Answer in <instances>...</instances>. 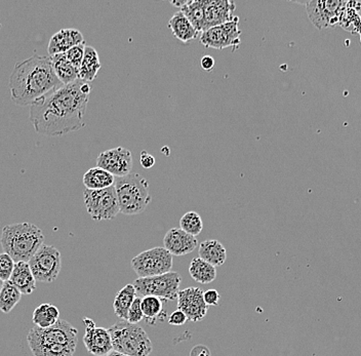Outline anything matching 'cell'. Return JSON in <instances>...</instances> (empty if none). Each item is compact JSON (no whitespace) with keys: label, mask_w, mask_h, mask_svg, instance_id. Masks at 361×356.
Listing matches in <instances>:
<instances>
[{"label":"cell","mask_w":361,"mask_h":356,"mask_svg":"<svg viewBox=\"0 0 361 356\" xmlns=\"http://www.w3.org/2000/svg\"><path fill=\"white\" fill-rule=\"evenodd\" d=\"M199 258L209 263L213 267H219L226 262L227 251L217 240H209L201 242L198 250Z\"/></svg>","instance_id":"obj_21"},{"label":"cell","mask_w":361,"mask_h":356,"mask_svg":"<svg viewBox=\"0 0 361 356\" xmlns=\"http://www.w3.org/2000/svg\"><path fill=\"white\" fill-rule=\"evenodd\" d=\"M180 12L199 33L205 31L204 0H188Z\"/></svg>","instance_id":"obj_26"},{"label":"cell","mask_w":361,"mask_h":356,"mask_svg":"<svg viewBox=\"0 0 361 356\" xmlns=\"http://www.w3.org/2000/svg\"><path fill=\"white\" fill-rule=\"evenodd\" d=\"M51 60L53 71L64 86H67L79 79V70L68 61L65 53L53 55Z\"/></svg>","instance_id":"obj_22"},{"label":"cell","mask_w":361,"mask_h":356,"mask_svg":"<svg viewBox=\"0 0 361 356\" xmlns=\"http://www.w3.org/2000/svg\"><path fill=\"white\" fill-rule=\"evenodd\" d=\"M59 320V309L51 304H41L33 312V322L38 328H49V327H53V325L57 324Z\"/></svg>","instance_id":"obj_29"},{"label":"cell","mask_w":361,"mask_h":356,"mask_svg":"<svg viewBox=\"0 0 361 356\" xmlns=\"http://www.w3.org/2000/svg\"><path fill=\"white\" fill-rule=\"evenodd\" d=\"M107 356H129L126 355H123V353H117V351H113L112 353H109Z\"/></svg>","instance_id":"obj_41"},{"label":"cell","mask_w":361,"mask_h":356,"mask_svg":"<svg viewBox=\"0 0 361 356\" xmlns=\"http://www.w3.org/2000/svg\"><path fill=\"white\" fill-rule=\"evenodd\" d=\"M27 343L34 356H73L77 347L78 332L67 320H59L47 329H31Z\"/></svg>","instance_id":"obj_3"},{"label":"cell","mask_w":361,"mask_h":356,"mask_svg":"<svg viewBox=\"0 0 361 356\" xmlns=\"http://www.w3.org/2000/svg\"><path fill=\"white\" fill-rule=\"evenodd\" d=\"M310 21L317 29L332 28L340 24L346 2L340 0H317L305 2Z\"/></svg>","instance_id":"obj_12"},{"label":"cell","mask_w":361,"mask_h":356,"mask_svg":"<svg viewBox=\"0 0 361 356\" xmlns=\"http://www.w3.org/2000/svg\"><path fill=\"white\" fill-rule=\"evenodd\" d=\"M21 298H22V293L10 281H6L0 292V312L3 314H10L16 307V304L21 301Z\"/></svg>","instance_id":"obj_30"},{"label":"cell","mask_w":361,"mask_h":356,"mask_svg":"<svg viewBox=\"0 0 361 356\" xmlns=\"http://www.w3.org/2000/svg\"><path fill=\"white\" fill-rule=\"evenodd\" d=\"M96 166L107 170L117 178L124 177L131 174L133 168V156L131 151L125 148H113L100 153L96 157Z\"/></svg>","instance_id":"obj_13"},{"label":"cell","mask_w":361,"mask_h":356,"mask_svg":"<svg viewBox=\"0 0 361 356\" xmlns=\"http://www.w3.org/2000/svg\"><path fill=\"white\" fill-rule=\"evenodd\" d=\"M163 304L164 302L161 299L154 296H145L142 299V312L148 324L155 325L157 320L162 322L163 316H165Z\"/></svg>","instance_id":"obj_28"},{"label":"cell","mask_w":361,"mask_h":356,"mask_svg":"<svg viewBox=\"0 0 361 356\" xmlns=\"http://www.w3.org/2000/svg\"><path fill=\"white\" fill-rule=\"evenodd\" d=\"M187 1H188V0H186V1H170V3H172V5L176 6L178 8H182L183 6L187 3Z\"/></svg>","instance_id":"obj_40"},{"label":"cell","mask_w":361,"mask_h":356,"mask_svg":"<svg viewBox=\"0 0 361 356\" xmlns=\"http://www.w3.org/2000/svg\"><path fill=\"white\" fill-rule=\"evenodd\" d=\"M108 330L112 339L113 351L129 356H149L152 353L151 340L139 325L120 320Z\"/></svg>","instance_id":"obj_6"},{"label":"cell","mask_w":361,"mask_h":356,"mask_svg":"<svg viewBox=\"0 0 361 356\" xmlns=\"http://www.w3.org/2000/svg\"><path fill=\"white\" fill-rule=\"evenodd\" d=\"M190 356H211V353L206 346L199 344L191 349Z\"/></svg>","instance_id":"obj_39"},{"label":"cell","mask_w":361,"mask_h":356,"mask_svg":"<svg viewBox=\"0 0 361 356\" xmlns=\"http://www.w3.org/2000/svg\"><path fill=\"white\" fill-rule=\"evenodd\" d=\"M236 4L231 0H204L205 31L231 22L236 16Z\"/></svg>","instance_id":"obj_16"},{"label":"cell","mask_w":361,"mask_h":356,"mask_svg":"<svg viewBox=\"0 0 361 356\" xmlns=\"http://www.w3.org/2000/svg\"><path fill=\"white\" fill-rule=\"evenodd\" d=\"M115 190L118 199L120 213L126 216L143 213L151 203L149 183L137 173L115 179Z\"/></svg>","instance_id":"obj_5"},{"label":"cell","mask_w":361,"mask_h":356,"mask_svg":"<svg viewBox=\"0 0 361 356\" xmlns=\"http://www.w3.org/2000/svg\"><path fill=\"white\" fill-rule=\"evenodd\" d=\"M85 333L83 343L88 353L94 356H107L113 351L112 339L108 329L98 328L90 318H83Z\"/></svg>","instance_id":"obj_15"},{"label":"cell","mask_w":361,"mask_h":356,"mask_svg":"<svg viewBox=\"0 0 361 356\" xmlns=\"http://www.w3.org/2000/svg\"><path fill=\"white\" fill-rule=\"evenodd\" d=\"M90 90L88 82L78 79L35 101L30 106L35 131L57 137L82 129Z\"/></svg>","instance_id":"obj_1"},{"label":"cell","mask_w":361,"mask_h":356,"mask_svg":"<svg viewBox=\"0 0 361 356\" xmlns=\"http://www.w3.org/2000/svg\"><path fill=\"white\" fill-rule=\"evenodd\" d=\"M187 322H188V318L185 316L184 312H182L178 309L172 312V314H170V318H168V324L172 325V326H183V325L186 324Z\"/></svg>","instance_id":"obj_35"},{"label":"cell","mask_w":361,"mask_h":356,"mask_svg":"<svg viewBox=\"0 0 361 356\" xmlns=\"http://www.w3.org/2000/svg\"><path fill=\"white\" fill-rule=\"evenodd\" d=\"M8 281L16 288L22 295H31L36 290V279L26 262H18L14 264V271Z\"/></svg>","instance_id":"obj_19"},{"label":"cell","mask_w":361,"mask_h":356,"mask_svg":"<svg viewBox=\"0 0 361 356\" xmlns=\"http://www.w3.org/2000/svg\"><path fill=\"white\" fill-rule=\"evenodd\" d=\"M85 43L76 45L72 47L69 51H66L65 55L67 57L68 61L79 70L81 66L82 61H83L84 53H85Z\"/></svg>","instance_id":"obj_33"},{"label":"cell","mask_w":361,"mask_h":356,"mask_svg":"<svg viewBox=\"0 0 361 356\" xmlns=\"http://www.w3.org/2000/svg\"><path fill=\"white\" fill-rule=\"evenodd\" d=\"M144 318L143 312H142V299L137 297L133 301V305L131 306L127 314L126 322L131 324L137 325Z\"/></svg>","instance_id":"obj_34"},{"label":"cell","mask_w":361,"mask_h":356,"mask_svg":"<svg viewBox=\"0 0 361 356\" xmlns=\"http://www.w3.org/2000/svg\"><path fill=\"white\" fill-rule=\"evenodd\" d=\"M36 281L53 283L62 268L61 253L53 246L43 244L28 262Z\"/></svg>","instance_id":"obj_10"},{"label":"cell","mask_w":361,"mask_h":356,"mask_svg":"<svg viewBox=\"0 0 361 356\" xmlns=\"http://www.w3.org/2000/svg\"><path fill=\"white\" fill-rule=\"evenodd\" d=\"M14 264L16 262L12 260L10 255L5 253L0 254V279L4 283L10 281L12 271H14Z\"/></svg>","instance_id":"obj_32"},{"label":"cell","mask_w":361,"mask_h":356,"mask_svg":"<svg viewBox=\"0 0 361 356\" xmlns=\"http://www.w3.org/2000/svg\"><path fill=\"white\" fill-rule=\"evenodd\" d=\"M203 294L202 290L195 287L178 292V309L184 312L189 322H199L206 316L209 306L205 304Z\"/></svg>","instance_id":"obj_14"},{"label":"cell","mask_w":361,"mask_h":356,"mask_svg":"<svg viewBox=\"0 0 361 356\" xmlns=\"http://www.w3.org/2000/svg\"><path fill=\"white\" fill-rule=\"evenodd\" d=\"M115 177L103 168H92L84 174L83 184L88 190H101L114 186Z\"/></svg>","instance_id":"obj_23"},{"label":"cell","mask_w":361,"mask_h":356,"mask_svg":"<svg viewBox=\"0 0 361 356\" xmlns=\"http://www.w3.org/2000/svg\"><path fill=\"white\" fill-rule=\"evenodd\" d=\"M203 298H204L205 304L209 307V306H217L219 299H221V296H219V292L215 291V290H209V291L204 292Z\"/></svg>","instance_id":"obj_36"},{"label":"cell","mask_w":361,"mask_h":356,"mask_svg":"<svg viewBox=\"0 0 361 356\" xmlns=\"http://www.w3.org/2000/svg\"><path fill=\"white\" fill-rule=\"evenodd\" d=\"M63 86L53 71L51 57L39 55L16 63L8 84L12 101L21 106H31L35 101Z\"/></svg>","instance_id":"obj_2"},{"label":"cell","mask_w":361,"mask_h":356,"mask_svg":"<svg viewBox=\"0 0 361 356\" xmlns=\"http://www.w3.org/2000/svg\"><path fill=\"white\" fill-rule=\"evenodd\" d=\"M44 236L34 224L23 222L6 225L2 229L0 244L14 262L28 263L43 246Z\"/></svg>","instance_id":"obj_4"},{"label":"cell","mask_w":361,"mask_h":356,"mask_svg":"<svg viewBox=\"0 0 361 356\" xmlns=\"http://www.w3.org/2000/svg\"><path fill=\"white\" fill-rule=\"evenodd\" d=\"M180 228L186 233L195 236L201 233L203 229L202 219L196 212H188L180 220Z\"/></svg>","instance_id":"obj_31"},{"label":"cell","mask_w":361,"mask_h":356,"mask_svg":"<svg viewBox=\"0 0 361 356\" xmlns=\"http://www.w3.org/2000/svg\"><path fill=\"white\" fill-rule=\"evenodd\" d=\"M189 273L196 283L206 285L213 283L217 277V269L202 259L194 258L189 266Z\"/></svg>","instance_id":"obj_27"},{"label":"cell","mask_w":361,"mask_h":356,"mask_svg":"<svg viewBox=\"0 0 361 356\" xmlns=\"http://www.w3.org/2000/svg\"><path fill=\"white\" fill-rule=\"evenodd\" d=\"M164 249L172 256H185L196 249L198 242L195 236L186 233L180 228H172L168 230L163 238Z\"/></svg>","instance_id":"obj_17"},{"label":"cell","mask_w":361,"mask_h":356,"mask_svg":"<svg viewBox=\"0 0 361 356\" xmlns=\"http://www.w3.org/2000/svg\"><path fill=\"white\" fill-rule=\"evenodd\" d=\"M131 267L139 277H153L170 272L172 255L161 246L150 249L131 260Z\"/></svg>","instance_id":"obj_9"},{"label":"cell","mask_w":361,"mask_h":356,"mask_svg":"<svg viewBox=\"0 0 361 356\" xmlns=\"http://www.w3.org/2000/svg\"><path fill=\"white\" fill-rule=\"evenodd\" d=\"M139 162H141L144 168H151L155 164V158L151 154L148 153V152L142 151Z\"/></svg>","instance_id":"obj_37"},{"label":"cell","mask_w":361,"mask_h":356,"mask_svg":"<svg viewBox=\"0 0 361 356\" xmlns=\"http://www.w3.org/2000/svg\"><path fill=\"white\" fill-rule=\"evenodd\" d=\"M83 199L88 214L96 222L114 219L120 213L114 186L101 190L85 189Z\"/></svg>","instance_id":"obj_8"},{"label":"cell","mask_w":361,"mask_h":356,"mask_svg":"<svg viewBox=\"0 0 361 356\" xmlns=\"http://www.w3.org/2000/svg\"><path fill=\"white\" fill-rule=\"evenodd\" d=\"M84 43V38L81 32L76 29H62L55 33L49 40L47 51L49 57L59 53H65L76 45Z\"/></svg>","instance_id":"obj_18"},{"label":"cell","mask_w":361,"mask_h":356,"mask_svg":"<svg viewBox=\"0 0 361 356\" xmlns=\"http://www.w3.org/2000/svg\"><path fill=\"white\" fill-rule=\"evenodd\" d=\"M100 69L101 62L98 51L94 47L86 45L83 61L79 68V79L85 82L94 81Z\"/></svg>","instance_id":"obj_24"},{"label":"cell","mask_w":361,"mask_h":356,"mask_svg":"<svg viewBox=\"0 0 361 356\" xmlns=\"http://www.w3.org/2000/svg\"><path fill=\"white\" fill-rule=\"evenodd\" d=\"M182 277L178 272L165 273L153 277H139L133 281L137 295L154 296L159 298L164 303L178 299Z\"/></svg>","instance_id":"obj_7"},{"label":"cell","mask_w":361,"mask_h":356,"mask_svg":"<svg viewBox=\"0 0 361 356\" xmlns=\"http://www.w3.org/2000/svg\"><path fill=\"white\" fill-rule=\"evenodd\" d=\"M215 62L211 55H203L200 60V67L201 69L204 70V71L211 72L213 71V68H215Z\"/></svg>","instance_id":"obj_38"},{"label":"cell","mask_w":361,"mask_h":356,"mask_svg":"<svg viewBox=\"0 0 361 356\" xmlns=\"http://www.w3.org/2000/svg\"><path fill=\"white\" fill-rule=\"evenodd\" d=\"M240 37L241 30L239 29V18L235 16L231 22L213 27L201 33L200 42L206 49H225L232 47L234 51L241 43Z\"/></svg>","instance_id":"obj_11"},{"label":"cell","mask_w":361,"mask_h":356,"mask_svg":"<svg viewBox=\"0 0 361 356\" xmlns=\"http://www.w3.org/2000/svg\"><path fill=\"white\" fill-rule=\"evenodd\" d=\"M168 29L174 36L184 43L191 42L198 37L199 32L191 24L180 10L176 12L168 21Z\"/></svg>","instance_id":"obj_20"},{"label":"cell","mask_w":361,"mask_h":356,"mask_svg":"<svg viewBox=\"0 0 361 356\" xmlns=\"http://www.w3.org/2000/svg\"><path fill=\"white\" fill-rule=\"evenodd\" d=\"M4 281H2L1 279H0V292H1L2 288H3Z\"/></svg>","instance_id":"obj_42"},{"label":"cell","mask_w":361,"mask_h":356,"mask_svg":"<svg viewBox=\"0 0 361 356\" xmlns=\"http://www.w3.org/2000/svg\"><path fill=\"white\" fill-rule=\"evenodd\" d=\"M137 297V292L133 285H125L116 294L114 302H113V309H114V314L121 320H127L129 308L133 305Z\"/></svg>","instance_id":"obj_25"}]
</instances>
